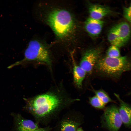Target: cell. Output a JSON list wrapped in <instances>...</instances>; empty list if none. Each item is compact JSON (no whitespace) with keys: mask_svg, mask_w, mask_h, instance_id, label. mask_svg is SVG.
<instances>
[{"mask_svg":"<svg viewBox=\"0 0 131 131\" xmlns=\"http://www.w3.org/2000/svg\"><path fill=\"white\" fill-rule=\"evenodd\" d=\"M43 19L50 28L57 39L62 44L70 36L74 26V18L66 9L52 6L43 12Z\"/></svg>","mask_w":131,"mask_h":131,"instance_id":"cell-2","label":"cell"},{"mask_svg":"<svg viewBox=\"0 0 131 131\" xmlns=\"http://www.w3.org/2000/svg\"><path fill=\"white\" fill-rule=\"evenodd\" d=\"M106 56L113 58L120 57V52L118 47L112 45L110 46L107 50Z\"/></svg>","mask_w":131,"mask_h":131,"instance_id":"cell-17","label":"cell"},{"mask_svg":"<svg viewBox=\"0 0 131 131\" xmlns=\"http://www.w3.org/2000/svg\"><path fill=\"white\" fill-rule=\"evenodd\" d=\"M123 15L124 17L131 24V2L128 7H124Z\"/></svg>","mask_w":131,"mask_h":131,"instance_id":"cell-18","label":"cell"},{"mask_svg":"<svg viewBox=\"0 0 131 131\" xmlns=\"http://www.w3.org/2000/svg\"><path fill=\"white\" fill-rule=\"evenodd\" d=\"M94 68L104 75L117 78L123 72L131 70V60L126 56L117 58L100 57Z\"/></svg>","mask_w":131,"mask_h":131,"instance_id":"cell-3","label":"cell"},{"mask_svg":"<svg viewBox=\"0 0 131 131\" xmlns=\"http://www.w3.org/2000/svg\"><path fill=\"white\" fill-rule=\"evenodd\" d=\"M80 123L69 119L63 120L60 124L61 131H76Z\"/></svg>","mask_w":131,"mask_h":131,"instance_id":"cell-14","label":"cell"},{"mask_svg":"<svg viewBox=\"0 0 131 131\" xmlns=\"http://www.w3.org/2000/svg\"><path fill=\"white\" fill-rule=\"evenodd\" d=\"M118 34L125 44L129 40L131 35V30L126 22H122L114 26Z\"/></svg>","mask_w":131,"mask_h":131,"instance_id":"cell-11","label":"cell"},{"mask_svg":"<svg viewBox=\"0 0 131 131\" xmlns=\"http://www.w3.org/2000/svg\"><path fill=\"white\" fill-rule=\"evenodd\" d=\"M15 116L17 131H34L39 128L37 123L25 119L19 114Z\"/></svg>","mask_w":131,"mask_h":131,"instance_id":"cell-10","label":"cell"},{"mask_svg":"<svg viewBox=\"0 0 131 131\" xmlns=\"http://www.w3.org/2000/svg\"><path fill=\"white\" fill-rule=\"evenodd\" d=\"M76 131H83L81 128H78L77 130Z\"/></svg>","mask_w":131,"mask_h":131,"instance_id":"cell-20","label":"cell"},{"mask_svg":"<svg viewBox=\"0 0 131 131\" xmlns=\"http://www.w3.org/2000/svg\"><path fill=\"white\" fill-rule=\"evenodd\" d=\"M88 10L90 17L98 20H101L111 12L108 7L97 4H90Z\"/></svg>","mask_w":131,"mask_h":131,"instance_id":"cell-9","label":"cell"},{"mask_svg":"<svg viewBox=\"0 0 131 131\" xmlns=\"http://www.w3.org/2000/svg\"><path fill=\"white\" fill-rule=\"evenodd\" d=\"M24 55V59L11 65L8 68H10L33 61L44 63L50 67L51 66V60L49 47L41 41L35 39L30 41L25 51Z\"/></svg>","mask_w":131,"mask_h":131,"instance_id":"cell-4","label":"cell"},{"mask_svg":"<svg viewBox=\"0 0 131 131\" xmlns=\"http://www.w3.org/2000/svg\"><path fill=\"white\" fill-rule=\"evenodd\" d=\"M107 38L109 41L112 45L118 47H122L125 44L118 34L114 26L109 31Z\"/></svg>","mask_w":131,"mask_h":131,"instance_id":"cell-13","label":"cell"},{"mask_svg":"<svg viewBox=\"0 0 131 131\" xmlns=\"http://www.w3.org/2000/svg\"><path fill=\"white\" fill-rule=\"evenodd\" d=\"M114 94L119 103L118 111L123 123L126 127L131 128V105L122 100L119 95Z\"/></svg>","mask_w":131,"mask_h":131,"instance_id":"cell-7","label":"cell"},{"mask_svg":"<svg viewBox=\"0 0 131 131\" xmlns=\"http://www.w3.org/2000/svg\"><path fill=\"white\" fill-rule=\"evenodd\" d=\"M101 50L99 49L92 48L87 50L83 55L79 65L87 74H91L100 57Z\"/></svg>","mask_w":131,"mask_h":131,"instance_id":"cell-6","label":"cell"},{"mask_svg":"<svg viewBox=\"0 0 131 131\" xmlns=\"http://www.w3.org/2000/svg\"><path fill=\"white\" fill-rule=\"evenodd\" d=\"M104 24L101 20L88 18L84 23V28L87 33L92 36H96L101 33Z\"/></svg>","mask_w":131,"mask_h":131,"instance_id":"cell-8","label":"cell"},{"mask_svg":"<svg viewBox=\"0 0 131 131\" xmlns=\"http://www.w3.org/2000/svg\"><path fill=\"white\" fill-rule=\"evenodd\" d=\"M72 60L74 82L77 87L80 88L82 87L87 73L82 68L77 64L74 58Z\"/></svg>","mask_w":131,"mask_h":131,"instance_id":"cell-12","label":"cell"},{"mask_svg":"<svg viewBox=\"0 0 131 131\" xmlns=\"http://www.w3.org/2000/svg\"><path fill=\"white\" fill-rule=\"evenodd\" d=\"M93 91L95 95L98 97L105 104L110 102H114L107 93L103 90L101 89L94 90Z\"/></svg>","mask_w":131,"mask_h":131,"instance_id":"cell-15","label":"cell"},{"mask_svg":"<svg viewBox=\"0 0 131 131\" xmlns=\"http://www.w3.org/2000/svg\"><path fill=\"white\" fill-rule=\"evenodd\" d=\"M50 129L49 127L39 128L34 131H50Z\"/></svg>","mask_w":131,"mask_h":131,"instance_id":"cell-19","label":"cell"},{"mask_svg":"<svg viewBox=\"0 0 131 131\" xmlns=\"http://www.w3.org/2000/svg\"><path fill=\"white\" fill-rule=\"evenodd\" d=\"M89 102L91 106L96 108L103 109L105 108V104L96 95L90 98Z\"/></svg>","mask_w":131,"mask_h":131,"instance_id":"cell-16","label":"cell"},{"mask_svg":"<svg viewBox=\"0 0 131 131\" xmlns=\"http://www.w3.org/2000/svg\"><path fill=\"white\" fill-rule=\"evenodd\" d=\"M103 127L109 131H118L123 122L118 108L115 105L107 107L105 110L101 118Z\"/></svg>","mask_w":131,"mask_h":131,"instance_id":"cell-5","label":"cell"},{"mask_svg":"<svg viewBox=\"0 0 131 131\" xmlns=\"http://www.w3.org/2000/svg\"><path fill=\"white\" fill-rule=\"evenodd\" d=\"M25 99L26 103L25 108L38 122L50 119L69 103L79 100L76 99L65 101L60 96L51 92Z\"/></svg>","mask_w":131,"mask_h":131,"instance_id":"cell-1","label":"cell"}]
</instances>
